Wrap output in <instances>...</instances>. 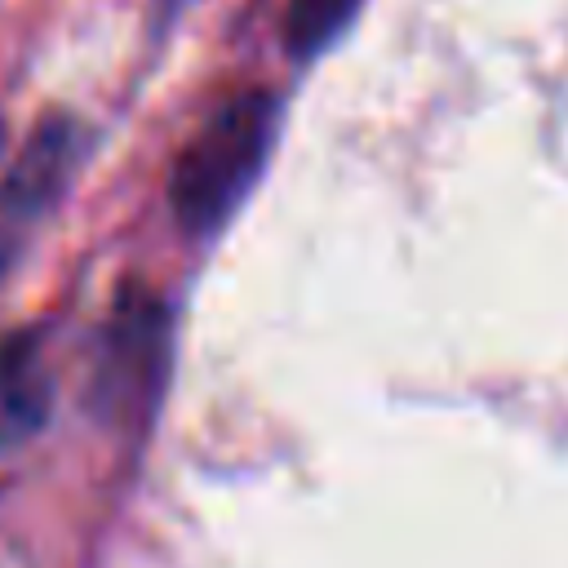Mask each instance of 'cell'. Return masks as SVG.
I'll return each mask as SVG.
<instances>
[{
	"instance_id": "cell-3",
	"label": "cell",
	"mask_w": 568,
	"mask_h": 568,
	"mask_svg": "<svg viewBox=\"0 0 568 568\" xmlns=\"http://www.w3.org/2000/svg\"><path fill=\"white\" fill-rule=\"evenodd\" d=\"M84 155V129L67 111H49L27 142L18 146L13 164L0 178V271L18 262L36 226L53 213L62 191L71 186Z\"/></svg>"
},
{
	"instance_id": "cell-2",
	"label": "cell",
	"mask_w": 568,
	"mask_h": 568,
	"mask_svg": "<svg viewBox=\"0 0 568 568\" xmlns=\"http://www.w3.org/2000/svg\"><path fill=\"white\" fill-rule=\"evenodd\" d=\"M173 355V320L164 297L142 284H124L102 324L93 399L98 413L120 430H146L164 399Z\"/></svg>"
},
{
	"instance_id": "cell-5",
	"label": "cell",
	"mask_w": 568,
	"mask_h": 568,
	"mask_svg": "<svg viewBox=\"0 0 568 568\" xmlns=\"http://www.w3.org/2000/svg\"><path fill=\"white\" fill-rule=\"evenodd\" d=\"M364 0H288L284 9V44L293 58L324 53L359 13Z\"/></svg>"
},
{
	"instance_id": "cell-1",
	"label": "cell",
	"mask_w": 568,
	"mask_h": 568,
	"mask_svg": "<svg viewBox=\"0 0 568 568\" xmlns=\"http://www.w3.org/2000/svg\"><path fill=\"white\" fill-rule=\"evenodd\" d=\"M280 124V102L266 89L226 98L182 146L169 173V209L186 235H213L257 186Z\"/></svg>"
},
{
	"instance_id": "cell-4",
	"label": "cell",
	"mask_w": 568,
	"mask_h": 568,
	"mask_svg": "<svg viewBox=\"0 0 568 568\" xmlns=\"http://www.w3.org/2000/svg\"><path fill=\"white\" fill-rule=\"evenodd\" d=\"M53 382L44 368L40 333L22 328L0 342V444H18L36 435L49 417Z\"/></svg>"
},
{
	"instance_id": "cell-6",
	"label": "cell",
	"mask_w": 568,
	"mask_h": 568,
	"mask_svg": "<svg viewBox=\"0 0 568 568\" xmlns=\"http://www.w3.org/2000/svg\"><path fill=\"white\" fill-rule=\"evenodd\" d=\"M0 142H4V129H0Z\"/></svg>"
}]
</instances>
